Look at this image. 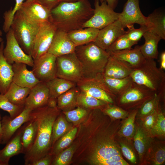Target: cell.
<instances>
[{"label":"cell","mask_w":165,"mask_h":165,"mask_svg":"<svg viewBox=\"0 0 165 165\" xmlns=\"http://www.w3.org/2000/svg\"><path fill=\"white\" fill-rule=\"evenodd\" d=\"M124 28L118 20L100 30L94 42L106 50L119 37L125 33Z\"/></svg>","instance_id":"obj_17"},{"label":"cell","mask_w":165,"mask_h":165,"mask_svg":"<svg viewBox=\"0 0 165 165\" xmlns=\"http://www.w3.org/2000/svg\"><path fill=\"white\" fill-rule=\"evenodd\" d=\"M99 30L91 27L81 28L67 33L68 35L75 46L94 42Z\"/></svg>","instance_id":"obj_28"},{"label":"cell","mask_w":165,"mask_h":165,"mask_svg":"<svg viewBox=\"0 0 165 165\" xmlns=\"http://www.w3.org/2000/svg\"><path fill=\"white\" fill-rule=\"evenodd\" d=\"M159 106L152 112L145 117L141 118L142 124L141 126L148 134L154 126L156 121Z\"/></svg>","instance_id":"obj_48"},{"label":"cell","mask_w":165,"mask_h":165,"mask_svg":"<svg viewBox=\"0 0 165 165\" xmlns=\"http://www.w3.org/2000/svg\"><path fill=\"white\" fill-rule=\"evenodd\" d=\"M94 10L88 0L61 2L51 10V22L57 29L68 32L82 28Z\"/></svg>","instance_id":"obj_1"},{"label":"cell","mask_w":165,"mask_h":165,"mask_svg":"<svg viewBox=\"0 0 165 165\" xmlns=\"http://www.w3.org/2000/svg\"><path fill=\"white\" fill-rule=\"evenodd\" d=\"M74 53L82 67L83 78H92L103 74L110 54L94 42L75 47Z\"/></svg>","instance_id":"obj_3"},{"label":"cell","mask_w":165,"mask_h":165,"mask_svg":"<svg viewBox=\"0 0 165 165\" xmlns=\"http://www.w3.org/2000/svg\"><path fill=\"white\" fill-rule=\"evenodd\" d=\"M46 105L51 108H57V98L49 97Z\"/></svg>","instance_id":"obj_53"},{"label":"cell","mask_w":165,"mask_h":165,"mask_svg":"<svg viewBox=\"0 0 165 165\" xmlns=\"http://www.w3.org/2000/svg\"><path fill=\"white\" fill-rule=\"evenodd\" d=\"M6 42L3 50V54L6 61L10 64L16 62L22 63L32 67L34 60L31 56L26 53L16 39L10 28L6 33Z\"/></svg>","instance_id":"obj_12"},{"label":"cell","mask_w":165,"mask_h":165,"mask_svg":"<svg viewBox=\"0 0 165 165\" xmlns=\"http://www.w3.org/2000/svg\"><path fill=\"white\" fill-rule=\"evenodd\" d=\"M160 68L163 71L165 70V52L164 51L160 55Z\"/></svg>","instance_id":"obj_54"},{"label":"cell","mask_w":165,"mask_h":165,"mask_svg":"<svg viewBox=\"0 0 165 165\" xmlns=\"http://www.w3.org/2000/svg\"><path fill=\"white\" fill-rule=\"evenodd\" d=\"M93 16L82 26V28H93L100 30L118 20L119 13L115 12L106 2H94Z\"/></svg>","instance_id":"obj_11"},{"label":"cell","mask_w":165,"mask_h":165,"mask_svg":"<svg viewBox=\"0 0 165 165\" xmlns=\"http://www.w3.org/2000/svg\"><path fill=\"white\" fill-rule=\"evenodd\" d=\"M60 3L61 2H74L79 0H58Z\"/></svg>","instance_id":"obj_56"},{"label":"cell","mask_w":165,"mask_h":165,"mask_svg":"<svg viewBox=\"0 0 165 165\" xmlns=\"http://www.w3.org/2000/svg\"><path fill=\"white\" fill-rule=\"evenodd\" d=\"M130 76L134 82L161 96L164 94L165 73L158 68L154 59H145L140 66L132 69Z\"/></svg>","instance_id":"obj_4"},{"label":"cell","mask_w":165,"mask_h":165,"mask_svg":"<svg viewBox=\"0 0 165 165\" xmlns=\"http://www.w3.org/2000/svg\"><path fill=\"white\" fill-rule=\"evenodd\" d=\"M118 20L125 28L128 26L137 24L147 26V17L140 10L139 0H127L122 12L119 13Z\"/></svg>","instance_id":"obj_15"},{"label":"cell","mask_w":165,"mask_h":165,"mask_svg":"<svg viewBox=\"0 0 165 165\" xmlns=\"http://www.w3.org/2000/svg\"><path fill=\"white\" fill-rule=\"evenodd\" d=\"M63 113L69 121L75 123L85 117L87 112L85 108L78 106L75 109L64 111Z\"/></svg>","instance_id":"obj_46"},{"label":"cell","mask_w":165,"mask_h":165,"mask_svg":"<svg viewBox=\"0 0 165 165\" xmlns=\"http://www.w3.org/2000/svg\"><path fill=\"white\" fill-rule=\"evenodd\" d=\"M3 41L0 44V94H4L12 82L13 72L12 65L5 58L3 54L4 47Z\"/></svg>","instance_id":"obj_25"},{"label":"cell","mask_w":165,"mask_h":165,"mask_svg":"<svg viewBox=\"0 0 165 165\" xmlns=\"http://www.w3.org/2000/svg\"><path fill=\"white\" fill-rule=\"evenodd\" d=\"M2 119V118H1V115L0 114V119Z\"/></svg>","instance_id":"obj_58"},{"label":"cell","mask_w":165,"mask_h":165,"mask_svg":"<svg viewBox=\"0 0 165 165\" xmlns=\"http://www.w3.org/2000/svg\"><path fill=\"white\" fill-rule=\"evenodd\" d=\"M120 148L124 156L131 163H137L136 156L132 149L127 145L124 143H120Z\"/></svg>","instance_id":"obj_49"},{"label":"cell","mask_w":165,"mask_h":165,"mask_svg":"<svg viewBox=\"0 0 165 165\" xmlns=\"http://www.w3.org/2000/svg\"><path fill=\"white\" fill-rule=\"evenodd\" d=\"M144 44L140 46L141 52L145 59H157L158 55V46L161 38L150 30L146 31L143 36Z\"/></svg>","instance_id":"obj_26"},{"label":"cell","mask_w":165,"mask_h":165,"mask_svg":"<svg viewBox=\"0 0 165 165\" xmlns=\"http://www.w3.org/2000/svg\"><path fill=\"white\" fill-rule=\"evenodd\" d=\"M77 131L75 127L64 135L55 145L52 153L57 155L60 151L68 146L72 142Z\"/></svg>","instance_id":"obj_42"},{"label":"cell","mask_w":165,"mask_h":165,"mask_svg":"<svg viewBox=\"0 0 165 165\" xmlns=\"http://www.w3.org/2000/svg\"><path fill=\"white\" fill-rule=\"evenodd\" d=\"M79 90L76 86L61 95L57 98L59 109L69 111L77 105L76 99Z\"/></svg>","instance_id":"obj_34"},{"label":"cell","mask_w":165,"mask_h":165,"mask_svg":"<svg viewBox=\"0 0 165 165\" xmlns=\"http://www.w3.org/2000/svg\"><path fill=\"white\" fill-rule=\"evenodd\" d=\"M110 55L129 64L133 68L141 64L145 59L141 54L140 46L109 53Z\"/></svg>","instance_id":"obj_23"},{"label":"cell","mask_w":165,"mask_h":165,"mask_svg":"<svg viewBox=\"0 0 165 165\" xmlns=\"http://www.w3.org/2000/svg\"><path fill=\"white\" fill-rule=\"evenodd\" d=\"M32 111L30 108H25L20 114L13 119L7 116L2 118L1 123L3 132L2 144H6L16 132L24 123L30 120Z\"/></svg>","instance_id":"obj_16"},{"label":"cell","mask_w":165,"mask_h":165,"mask_svg":"<svg viewBox=\"0 0 165 165\" xmlns=\"http://www.w3.org/2000/svg\"><path fill=\"white\" fill-rule=\"evenodd\" d=\"M51 161L50 156L46 155L33 163L31 165H49L50 164Z\"/></svg>","instance_id":"obj_51"},{"label":"cell","mask_w":165,"mask_h":165,"mask_svg":"<svg viewBox=\"0 0 165 165\" xmlns=\"http://www.w3.org/2000/svg\"><path fill=\"white\" fill-rule=\"evenodd\" d=\"M101 78L108 87L116 97L123 93L133 82L130 76L123 78H114L103 75Z\"/></svg>","instance_id":"obj_31"},{"label":"cell","mask_w":165,"mask_h":165,"mask_svg":"<svg viewBox=\"0 0 165 165\" xmlns=\"http://www.w3.org/2000/svg\"><path fill=\"white\" fill-rule=\"evenodd\" d=\"M151 137H165V118L159 104L157 116L155 123L148 134Z\"/></svg>","instance_id":"obj_39"},{"label":"cell","mask_w":165,"mask_h":165,"mask_svg":"<svg viewBox=\"0 0 165 165\" xmlns=\"http://www.w3.org/2000/svg\"><path fill=\"white\" fill-rule=\"evenodd\" d=\"M56 58L47 52L34 60L31 70L40 82L46 83L57 77Z\"/></svg>","instance_id":"obj_14"},{"label":"cell","mask_w":165,"mask_h":165,"mask_svg":"<svg viewBox=\"0 0 165 165\" xmlns=\"http://www.w3.org/2000/svg\"><path fill=\"white\" fill-rule=\"evenodd\" d=\"M125 33L119 37L106 50L108 53L130 49L133 46L136 44L130 40Z\"/></svg>","instance_id":"obj_44"},{"label":"cell","mask_w":165,"mask_h":165,"mask_svg":"<svg viewBox=\"0 0 165 165\" xmlns=\"http://www.w3.org/2000/svg\"><path fill=\"white\" fill-rule=\"evenodd\" d=\"M38 0L42 5L51 10L59 3L58 0Z\"/></svg>","instance_id":"obj_50"},{"label":"cell","mask_w":165,"mask_h":165,"mask_svg":"<svg viewBox=\"0 0 165 165\" xmlns=\"http://www.w3.org/2000/svg\"><path fill=\"white\" fill-rule=\"evenodd\" d=\"M102 75L92 78H82L76 83V86L80 91L107 104H113L116 97L103 81Z\"/></svg>","instance_id":"obj_8"},{"label":"cell","mask_w":165,"mask_h":165,"mask_svg":"<svg viewBox=\"0 0 165 165\" xmlns=\"http://www.w3.org/2000/svg\"><path fill=\"white\" fill-rule=\"evenodd\" d=\"M2 30H0V43L3 41V39L2 37Z\"/></svg>","instance_id":"obj_57"},{"label":"cell","mask_w":165,"mask_h":165,"mask_svg":"<svg viewBox=\"0 0 165 165\" xmlns=\"http://www.w3.org/2000/svg\"><path fill=\"white\" fill-rule=\"evenodd\" d=\"M76 104L77 105L82 108L102 109L107 103L79 91L77 97Z\"/></svg>","instance_id":"obj_36"},{"label":"cell","mask_w":165,"mask_h":165,"mask_svg":"<svg viewBox=\"0 0 165 165\" xmlns=\"http://www.w3.org/2000/svg\"><path fill=\"white\" fill-rule=\"evenodd\" d=\"M15 3L13 8L12 7L3 13L4 22L2 29L6 33L10 29L13 19L16 13L18 10L25 0H15Z\"/></svg>","instance_id":"obj_43"},{"label":"cell","mask_w":165,"mask_h":165,"mask_svg":"<svg viewBox=\"0 0 165 165\" xmlns=\"http://www.w3.org/2000/svg\"><path fill=\"white\" fill-rule=\"evenodd\" d=\"M57 77L76 83L83 78L80 64L75 53L57 57Z\"/></svg>","instance_id":"obj_9"},{"label":"cell","mask_w":165,"mask_h":165,"mask_svg":"<svg viewBox=\"0 0 165 165\" xmlns=\"http://www.w3.org/2000/svg\"><path fill=\"white\" fill-rule=\"evenodd\" d=\"M139 109L135 108L132 110L122 122L117 133L119 136L129 140L133 138L135 130V120Z\"/></svg>","instance_id":"obj_35"},{"label":"cell","mask_w":165,"mask_h":165,"mask_svg":"<svg viewBox=\"0 0 165 165\" xmlns=\"http://www.w3.org/2000/svg\"><path fill=\"white\" fill-rule=\"evenodd\" d=\"M73 149L72 147L69 148L57 155L53 161L55 165H66L71 161L73 154Z\"/></svg>","instance_id":"obj_47"},{"label":"cell","mask_w":165,"mask_h":165,"mask_svg":"<svg viewBox=\"0 0 165 165\" xmlns=\"http://www.w3.org/2000/svg\"><path fill=\"white\" fill-rule=\"evenodd\" d=\"M24 108V105H14L11 102L4 94H0V109L7 112L12 119L20 114Z\"/></svg>","instance_id":"obj_37"},{"label":"cell","mask_w":165,"mask_h":165,"mask_svg":"<svg viewBox=\"0 0 165 165\" xmlns=\"http://www.w3.org/2000/svg\"><path fill=\"white\" fill-rule=\"evenodd\" d=\"M57 30L56 27L51 22L40 26L33 42L31 56L34 60L47 52Z\"/></svg>","instance_id":"obj_13"},{"label":"cell","mask_w":165,"mask_h":165,"mask_svg":"<svg viewBox=\"0 0 165 165\" xmlns=\"http://www.w3.org/2000/svg\"><path fill=\"white\" fill-rule=\"evenodd\" d=\"M31 89L19 86L12 82L4 94L12 103L16 105H24Z\"/></svg>","instance_id":"obj_32"},{"label":"cell","mask_w":165,"mask_h":165,"mask_svg":"<svg viewBox=\"0 0 165 165\" xmlns=\"http://www.w3.org/2000/svg\"><path fill=\"white\" fill-rule=\"evenodd\" d=\"M119 128L109 136L101 138L97 141L91 158V161L97 165H128L123 158L120 146L115 140Z\"/></svg>","instance_id":"obj_5"},{"label":"cell","mask_w":165,"mask_h":165,"mask_svg":"<svg viewBox=\"0 0 165 165\" xmlns=\"http://www.w3.org/2000/svg\"><path fill=\"white\" fill-rule=\"evenodd\" d=\"M41 25L28 22L18 11L14 15L10 28L19 45L28 55L31 56L34 40Z\"/></svg>","instance_id":"obj_6"},{"label":"cell","mask_w":165,"mask_h":165,"mask_svg":"<svg viewBox=\"0 0 165 165\" xmlns=\"http://www.w3.org/2000/svg\"><path fill=\"white\" fill-rule=\"evenodd\" d=\"M27 65L19 62L12 65L13 72L12 82L20 86L31 89L40 82L32 70L28 69Z\"/></svg>","instance_id":"obj_20"},{"label":"cell","mask_w":165,"mask_h":165,"mask_svg":"<svg viewBox=\"0 0 165 165\" xmlns=\"http://www.w3.org/2000/svg\"><path fill=\"white\" fill-rule=\"evenodd\" d=\"M75 47L67 32L57 29L47 52L57 57L74 53Z\"/></svg>","instance_id":"obj_19"},{"label":"cell","mask_w":165,"mask_h":165,"mask_svg":"<svg viewBox=\"0 0 165 165\" xmlns=\"http://www.w3.org/2000/svg\"><path fill=\"white\" fill-rule=\"evenodd\" d=\"M160 99V95L156 93L153 98L145 102L139 108L138 112L141 118L154 111L159 106Z\"/></svg>","instance_id":"obj_40"},{"label":"cell","mask_w":165,"mask_h":165,"mask_svg":"<svg viewBox=\"0 0 165 165\" xmlns=\"http://www.w3.org/2000/svg\"><path fill=\"white\" fill-rule=\"evenodd\" d=\"M48 88L50 97L57 98L61 94L76 86V83L71 81L57 77L46 82Z\"/></svg>","instance_id":"obj_33"},{"label":"cell","mask_w":165,"mask_h":165,"mask_svg":"<svg viewBox=\"0 0 165 165\" xmlns=\"http://www.w3.org/2000/svg\"><path fill=\"white\" fill-rule=\"evenodd\" d=\"M107 104L102 109V112L112 118L115 120L125 119L129 114L128 111L118 106Z\"/></svg>","instance_id":"obj_41"},{"label":"cell","mask_w":165,"mask_h":165,"mask_svg":"<svg viewBox=\"0 0 165 165\" xmlns=\"http://www.w3.org/2000/svg\"></svg>","instance_id":"obj_59"},{"label":"cell","mask_w":165,"mask_h":165,"mask_svg":"<svg viewBox=\"0 0 165 165\" xmlns=\"http://www.w3.org/2000/svg\"><path fill=\"white\" fill-rule=\"evenodd\" d=\"M165 148L164 144L152 141L141 164L161 165L164 163Z\"/></svg>","instance_id":"obj_29"},{"label":"cell","mask_w":165,"mask_h":165,"mask_svg":"<svg viewBox=\"0 0 165 165\" xmlns=\"http://www.w3.org/2000/svg\"><path fill=\"white\" fill-rule=\"evenodd\" d=\"M101 3L106 2L107 4L114 10L116 8L118 3L119 0H97Z\"/></svg>","instance_id":"obj_52"},{"label":"cell","mask_w":165,"mask_h":165,"mask_svg":"<svg viewBox=\"0 0 165 165\" xmlns=\"http://www.w3.org/2000/svg\"><path fill=\"white\" fill-rule=\"evenodd\" d=\"M133 68L128 64L110 55L103 75L114 78L130 76Z\"/></svg>","instance_id":"obj_22"},{"label":"cell","mask_w":165,"mask_h":165,"mask_svg":"<svg viewBox=\"0 0 165 165\" xmlns=\"http://www.w3.org/2000/svg\"><path fill=\"white\" fill-rule=\"evenodd\" d=\"M38 127V120L31 111L30 120L26 122L21 137L22 153L26 154L32 146L36 137Z\"/></svg>","instance_id":"obj_24"},{"label":"cell","mask_w":165,"mask_h":165,"mask_svg":"<svg viewBox=\"0 0 165 165\" xmlns=\"http://www.w3.org/2000/svg\"><path fill=\"white\" fill-rule=\"evenodd\" d=\"M127 31H126L125 35L131 41L136 44L140 40L144 33L149 30L148 28L146 26H141L138 29L135 28L134 24L128 26Z\"/></svg>","instance_id":"obj_45"},{"label":"cell","mask_w":165,"mask_h":165,"mask_svg":"<svg viewBox=\"0 0 165 165\" xmlns=\"http://www.w3.org/2000/svg\"><path fill=\"white\" fill-rule=\"evenodd\" d=\"M58 110L46 105L31 111L38 120V127L34 142L25 154V165H31L47 155L51 145L52 127Z\"/></svg>","instance_id":"obj_2"},{"label":"cell","mask_w":165,"mask_h":165,"mask_svg":"<svg viewBox=\"0 0 165 165\" xmlns=\"http://www.w3.org/2000/svg\"><path fill=\"white\" fill-rule=\"evenodd\" d=\"M151 137L142 126L136 125L133 138L134 145L141 163L152 142Z\"/></svg>","instance_id":"obj_27"},{"label":"cell","mask_w":165,"mask_h":165,"mask_svg":"<svg viewBox=\"0 0 165 165\" xmlns=\"http://www.w3.org/2000/svg\"><path fill=\"white\" fill-rule=\"evenodd\" d=\"M50 97L46 82H39L30 90L25 103V108L32 110L47 105Z\"/></svg>","instance_id":"obj_18"},{"label":"cell","mask_w":165,"mask_h":165,"mask_svg":"<svg viewBox=\"0 0 165 165\" xmlns=\"http://www.w3.org/2000/svg\"><path fill=\"white\" fill-rule=\"evenodd\" d=\"M18 11L31 24L40 26L45 23L51 22V10L38 0H26Z\"/></svg>","instance_id":"obj_10"},{"label":"cell","mask_w":165,"mask_h":165,"mask_svg":"<svg viewBox=\"0 0 165 165\" xmlns=\"http://www.w3.org/2000/svg\"><path fill=\"white\" fill-rule=\"evenodd\" d=\"M3 138V132L1 126V119H0V145L2 144Z\"/></svg>","instance_id":"obj_55"},{"label":"cell","mask_w":165,"mask_h":165,"mask_svg":"<svg viewBox=\"0 0 165 165\" xmlns=\"http://www.w3.org/2000/svg\"><path fill=\"white\" fill-rule=\"evenodd\" d=\"M156 93L149 89L133 82L123 93L116 97L117 104L126 110L139 108L145 102L153 98Z\"/></svg>","instance_id":"obj_7"},{"label":"cell","mask_w":165,"mask_h":165,"mask_svg":"<svg viewBox=\"0 0 165 165\" xmlns=\"http://www.w3.org/2000/svg\"><path fill=\"white\" fill-rule=\"evenodd\" d=\"M68 124L65 119L62 116H60L54 121L52 130L51 143L54 144L67 131Z\"/></svg>","instance_id":"obj_38"},{"label":"cell","mask_w":165,"mask_h":165,"mask_svg":"<svg viewBox=\"0 0 165 165\" xmlns=\"http://www.w3.org/2000/svg\"><path fill=\"white\" fill-rule=\"evenodd\" d=\"M26 122L19 129L14 137H12L6 146L0 149V165H8L12 157L22 153L21 137Z\"/></svg>","instance_id":"obj_21"},{"label":"cell","mask_w":165,"mask_h":165,"mask_svg":"<svg viewBox=\"0 0 165 165\" xmlns=\"http://www.w3.org/2000/svg\"><path fill=\"white\" fill-rule=\"evenodd\" d=\"M147 17V26L149 30L165 39V15L163 13L156 10Z\"/></svg>","instance_id":"obj_30"}]
</instances>
